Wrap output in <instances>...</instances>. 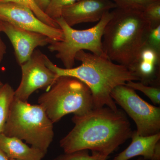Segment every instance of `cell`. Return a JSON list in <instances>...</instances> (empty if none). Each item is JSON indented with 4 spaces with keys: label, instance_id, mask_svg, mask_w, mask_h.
<instances>
[{
    "label": "cell",
    "instance_id": "20",
    "mask_svg": "<svg viewBox=\"0 0 160 160\" xmlns=\"http://www.w3.org/2000/svg\"><path fill=\"white\" fill-rule=\"evenodd\" d=\"M143 15L152 28L160 25V0L149 4L143 11Z\"/></svg>",
    "mask_w": 160,
    "mask_h": 160
},
{
    "label": "cell",
    "instance_id": "25",
    "mask_svg": "<svg viewBox=\"0 0 160 160\" xmlns=\"http://www.w3.org/2000/svg\"><path fill=\"white\" fill-rule=\"evenodd\" d=\"M0 160H9L5 153L0 149Z\"/></svg>",
    "mask_w": 160,
    "mask_h": 160
},
{
    "label": "cell",
    "instance_id": "27",
    "mask_svg": "<svg viewBox=\"0 0 160 160\" xmlns=\"http://www.w3.org/2000/svg\"><path fill=\"white\" fill-rule=\"evenodd\" d=\"M145 160L144 159V158L142 157H140L139 158H138V159L137 160Z\"/></svg>",
    "mask_w": 160,
    "mask_h": 160
},
{
    "label": "cell",
    "instance_id": "3",
    "mask_svg": "<svg viewBox=\"0 0 160 160\" xmlns=\"http://www.w3.org/2000/svg\"><path fill=\"white\" fill-rule=\"evenodd\" d=\"M112 12L104 29L103 51L112 62L131 69L146 45L151 26L142 11L116 8Z\"/></svg>",
    "mask_w": 160,
    "mask_h": 160
},
{
    "label": "cell",
    "instance_id": "28",
    "mask_svg": "<svg viewBox=\"0 0 160 160\" xmlns=\"http://www.w3.org/2000/svg\"><path fill=\"white\" fill-rule=\"evenodd\" d=\"M9 160H15V159H9Z\"/></svg>",
    "mask_w": 160,
    "mask_h": 160
},
{
    "label": "cell",
    "instance_id": "11",
    "mask_svg": "<svg viewBox=\"0 0 160 160\" xmlns=\"http://www.w3.org/2000/svg\"><path fill=\"white\" fill-rule=\"evenodd\" d=\"M109 0H79L64 7L62 17L69 26L98 22L107 12L117 8Z\"/></svg>",
    "mask_w": 160,
    "mask_h": 160
},
{
    "label": "cell",
    "instance_id": "18",
    "mask_svg": "<svg viewBox=\"0 0 160 160\" xmlns=\"http://www.w3.org/2000/svg\"><path fill=\"white\" fill-rule=\"evenodd\" d=\"M126 85L135 90L142 92L154 104L160 105V88L158 86H149L141 82H135L132 81L127 82Z\"/></svg>",
    "mask_w": 160,
    "mask_h": 160
},
{
    "label": "cell",
    "instance_id": "4",
    "mask_svg": "<svg viewBox=\"0 0 160 160\" xmlns=\"http://www.w3.org/2000/svg\"><path fill=\"white\" fill-rule=\"evenodd\" d=\"M53 124L39 104L14 98L2 133L25 141L46 154L54 137Z\"/></svg>",
    "mask_w": 160,
    "mask_h": 160
},
{
    "label": "cell",
    "instance_id": "2",
    "mask_svg": "<svg viewBox=\"0 0 160 160\" xmlns=\"http://www.w3.org/2000/svg\"><path fill=\"white\" fill-rule=\"evenodd\" d=\"M75 59L81 65L70 69L61 68L51 62L47 56V67L56 75L72 77L82 81L91 92L94 108L109 107L117 110L116 104L111 96L117 86L126 85L129 81H139L134 72L128 67L112 62L106 56H98L84 50L78 52Z\"/></svg>",
    "mask_w": 160,
    "mask_h": 160
},
{
    "label": "cell",
    "instance_id": "1",
    "mask_svg": "<svg viewBox=\"0 0 160 160\" xmlns=\"http://www.w3.org/2000/svg\"><path fill=\"white\" fill-rule=\"evenodd\" d=\"M73 129L61 139L65 153L90 150L109 156L131 138V124L125 112L105 107L73 116Z\"/></svg>",
    "mask_w": 160,
    "mask_h": 160
},
{
    "label": "cell",
    "instance_id": "9",
    "mask_svg": "<svg viewBox=\"0 0 160 160\" xmlns=\"http://www.w3.org/2000/svg\"><path fill=\"white\" fill-rule=\"evenodd\" d=\"M0 19L22 29L42 33L53 41L63 40V32L43 22L26 6L13 2L0 3Z\"/></svg>",
    "mask_w": 160,
    "mask_h": 160
},
{
    "label": "cell",
    "instance_id": "14",
    "mask_svg": "<svg viewBox=\"0 0 160 160\" xmlns=\"http://www.w3.org/2000/svg\"><path fill=\"white\" fill-rule=\"evenodd\" d=\"M0 149L9 159L42 160L45 154L39 149L28 146L22 140L0 134Z\"/></svg>",
    "mask_w": 160,
    "mask_h": 160
},
{
    "label": "cell",
    "instance_id": "26",
    "mask_svg": "<svg viewBox=\"0 0 160 160\" xmlns=\"http://www.w3.org/2000/svg\"><path fill=\"white\" fill-rule=\"evenodd\" d=\"M4 84H3V83L2 82V81H1V78H0V89L2 88Z\"/></svg>",
    "mask_w": 160,
    "mask_h": 160
},
{
    "label": "cell",
    "instance_id": "21",
    "mask_svg": "<svg viewBox=\"0 0 160 160\" xmlns=\"http://www.w3.org/2000/svg\"><path fill=\"white\" fill-rule=\"evenodd\" d=\"M115 4L117 8L136 9L143 11L150 3L156 0H109Z\"/></svg>",
    "mask_w": 160,
    "mask_h": 160
},
{
    "label": "cell",
    "instance_id": "19",
    "mask_svg": "<svg viewBox=\"0 0 160 160\" xmlns=\"http://www.w3.org/2000/svg\"><path fill=\"white\" fill-rule=\"evenodd\" d=\"M78 1L79 0H49L45 12L49 18L56 21L62 17V11L64 7Z\"/></svg>",
    "mask_w": 160,
    "mask_h": 160
},
{
    "label": "cell",
    "instance_id": "23",
    "mask_svg": "<svg viewBox=\"0 0 160 160\" xmlns=\"http://www.w3.org/2000/svg\"><path fill=\"white\" fill-rule=\"evenodd\" d=\"M3 23L4 21L0 19V63L2 61L6 53V45L1 36V32H3Z\"/></svg>",
    "mask_w": 160,
    "mask_h": 160
},
{
    "label": "cell",
    "instance_id": "5",
    "mask_svg": "<svg viewBox=\"0 0 160 160\" xmlns=\"http://www.w3.org/2000/svg\"><path fill=\"white\" fill-rule=\"evenodd\" d=\"M38 103L52 123L67 114L82 116L94 108L93 99L87 85L76 78L62 76L57 79Z\"/></svg>",
    "mask_w": 160,
    "mask_h": 160
},
{
    "label": "cell",
    "instance_id": "8",
    "mask_svg": "<svg viewBox=\"0 0 160 160\" xmlns=\"http://www.w3.org/2000/svg\"><path fill=\"white\" fill-rule=\"evenodd\" d=\"M46 55L35 49L31 56L21 65L22 79L14 91V98L27 102L32 93L38 89L48 90L57 79L56 75L49 69L45 62Z\"/></svg>",
    "mask_w": 160,
    "mask_h": 160
},
{
    "label": "cell",
    "instance_id": "13",
    "mask_svg": "<svg viewBox=\"0 0 160 160\" xmlns=\"http://www.w3.org/2000/svg\"><path fill=\"white\" fill-rule=\"evenodd\" d=\"M160 52L146 45L131 70L145 85H158L160 80Z\"/></svg>",
    "mask_w": 160,
    "mask_h": 160
},
{
    "label": "cell",
    "instance_id": "12",
    "mask_svg": "<svg viewBox=\"0 0 160 160\" xmlns=\"http://www.w3.org/2000/svg\"><path fill=\"white\" fill-rule=\"evenodd\" d=\"M132 142L113 160H129L142 156L145 160H160V132L149 136H142L136 130L132 131Z\"/></svg>",
    "mask_w": 160,
    "mask_h": 160
},
{
    "label": "cell",
    "instance_id": "7",
    "mask_svg": "<svg viewBox=\"0 0 160 160\" xmlns=\"http://www.w3.org/2000/svg\"><path fill=\"white\" fill-rule=\"evenodd\" d=\"M111 96L134 121L138 134L149 136L160 133V107L147 102L126 85L117 86Z\"/></svg>",
    "mask_w": 160,
    "mask_h": 160
},
{
    "label": "cell",
    "instance_id": "15",
    "mask_svg": "<svg viewBox=\"0 0 160 160\" xmlns=\"http://www.w3.org/2000/svg\"><path fill=\"white\" fill-rule=\"evenodd\" d=\"M14 91L8 83L4 84L0 89V134L3 133L9 116L13 98Z\"/></svg>",
    "mask_w": 160,
    "mask_h": 160
},
{
    "label": "cell",
    "instance_id": "22",
    "mask_svg": "<svg viewBox=\"0 0 160 160\" xmlns=\"http://www.w3.org/2000/svg\"><path fill=\"white\" fill-rule=\"evenodd\" d=\"M146 45L160 52V25L149 30Z\"/></svg>",
    "mask_w": 160,
    "mask_h": 160
},
{
    "label": "cell",
    "instance_id": "17",
    "mask_svg": "<svg viewBox=\"0 0 160 160\" xmlns=\"http://www.w3.org/2000/svg\"><path fill=\"white\" fill-rule=\"evenodd\" d=\"M108 157L96 152H92L90 155L89 150H82L69 153L65 152L52 160H107Z\"/></svg>",
    "mask_w": 160,
    "mask_h": 160
},
{
    "label": "cell",
    "instance_id": "16",
    "mask_svg": "<svg viewBox=\"0 0 160 160\" xmlns=\"http://www.w3.org/2000/svg\"><path fill=\"white\" fill-rule=\"evenodd\" d=\"M13 2L28 7L33 12L36 16L43 22L55 28H60L56 21L52 19L39 8L34 0H0V3Z\"/></svg>",
    "mask_w": 160,
    "mask_h": 160
},
{
    "label": "cell",
    "instance_id": "24",
    "mask_svg": "<svg viewBox=\"0 0 160 160\" xmlns=\"http://www.w3.org/2000/svg\"><path fill=\"white\" fill-rule=\"evenodd\" d=\"M40 9L45 12L49 4V0H34Z\"/></svg>",
    "mask_w": 160,
    "mask_h": 160
},
{
    "label": "cell",
    "instance_id": "10",
    "mask_svg": "<svg viewBox=\"0 0 160 160\" xmlns=\"http://www.w3.org/2000/svg\"><path fill=\"white\" fill-rule=\"evenodd\" d=\"M3 32L10 40L20 66L29 59L37 47L48 46L53 41L45 35L22 29L6 22L3 23Z\"/></svg>",
    "mask_w": 160,
    "mask_h": 160
},
{
    "label": "cell",
    "instance_id": "6",
    "mask_svg": "<svg viewBox=\"0 0 160 160\" xmlns=\"http://www.w3.org/2000/svg\"><path fill=\"white\" fill-rule=\"evenodd\" d=\"M113 14L112 10L105 13L95 26L89 29L78 30L69 26L62 17L56 20L63 32V40L52 41L48 45L51 52L63 63L65 68L74 66L76 55L81 50H89L98 56H106L103 51L102 38L104 29Z\"/></svg>",
    "mask_w": 160,
    "mask_h": 160
}]
</instances>
